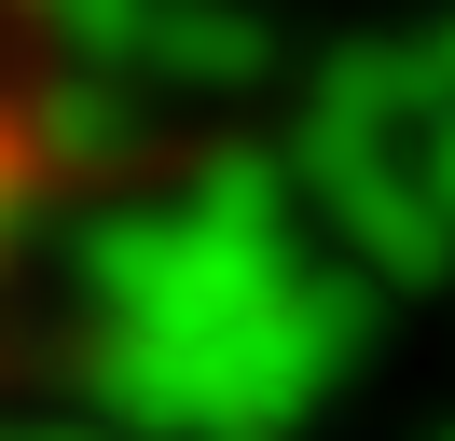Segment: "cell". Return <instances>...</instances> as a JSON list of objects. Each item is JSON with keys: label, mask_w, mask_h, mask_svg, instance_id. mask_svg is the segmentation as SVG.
Instances as JSON below:
<instances>
[{"label": "cell", "mask_w": 455, "mask_h": 441, "mask_svg": "<svg viewBox=\"0 0 455 441\" xmlns=\"http://www.w3.org/2000/svg\"><path fill=\"white\" fill-rule=\"evenodd\" d=\"M387 276H304L290 303H262V317L235 331H124L97 317L84 331V400L111 413V428L139 441H290L317 400H331V373L359 358V317Z\"/></svg>", "instance_id": "6da1fadb"}, {"label": "cell", "mask_w": 455, "mask_h": 441, "mask_svg": "<svg viewBox=\"0 0 455 441\" xmlns=\"http://www.w3.org/2000/svg\"><path fill=\"white\" fill-rule=\"evenodd\" d=\"M124 83H139V69H97V55H56V83L28 97V152H42V165H124V138H139Z\"/></svg>", "instance_id": "7a4b0ae2"}, {"label": "cell", "mask_w": 455, "mask_h": 441, "mask_svg": "<svg viewBox=\"0 0 455 441\" xmlns=\"http://www.w3.org/2000/svg\"><path fill=\"white\" fill-rule=\"evenodd\" d=\"M262 69H276V42L249 0H166L152 55H139V83H262Z\"/></svg>", "instance_id": "3957f363"}, {"label": "cell", "mask_w": 455, "mask_h": 441, "mask_svg": "<svg viewBox=\"0 0 455 441\" xmlns=\"http://www.w3.org/2000/svg\"><path fill=\"white\" fill-rule=\"evenodd\" d=\"M28 14H42V42H56V55L139 69V55H152V14H166V0H28Z\"/></svg>", "instance_id": "277c9868"}, {"label": "cell", "mask_w": 455, "mask_h": 441, "mask_svg": "<svg viewBox=\"0 0 455 441\" xmlns=\"http://www.w3.org/2000/svg\"><path fill=\"white\" fill-rule=\"evenodd\" d=\"M400 152H414V180L442 193V220H455V97H442V110H414V138H400Z\"/></svg>", "instance_id": "5b68a950"}, {"label": "cell", "mask_w": 455, "mask_h": 441, "mask_svg": "<svg viewBox=\"0 0 455 441\" xmlns=\"http://www.w3.org/2000/svg\"><path fill=\"white\" fill-rule=\"evenodd\" d=\"M28 165L42 152H28V124H14V138H0V248H14V220H28Z\"/></svg>", "instance_id": "8992f818"}, {"label": "cell", "mask_w": 455, "mask_h": 441, "mask_svg": "<svg viewBox=\"0 0 455 441\" xmlns=\"http://www.w3.org/2000/svg\"><path fill=\"white\" fill-rule=\"evenodd\" d=\"M0 441H84V428H0Z\"/></svg>", "instance_id": "52a82bcc"}, {"label": "cell", "mask_w": 455, "mask_h": 441, "mask_svg": "<svg viewBox=\"0 0 455 441\" xmlns=\"http://www.w3.org/2000/svg\"><path fill=\"white\" fill-rule=\"evenodd\" d=\"M442 441H455V428H442Z\"/></svg>", "instance_id": "ba28073f"}]
</instances>
